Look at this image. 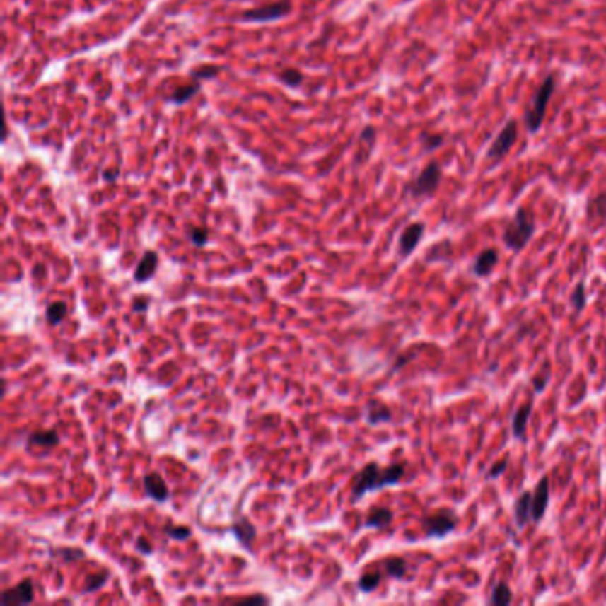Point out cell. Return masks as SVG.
<instances>
[{
	"instance_id": "obj_1",
	"label": "cell",
	"mask_w": 606,
	"mask_h": 606,
	"mask_svg": "<svg viewBox=\"0 0 606 606\" xmlns=\"http://www.w3.org/2000/svg\"><path fill=\"white\" fill-rule=\"evenodd\" d=\"M404 464H391L388 467H379L377 462H368L358 475L354 477L352 482V500L358 501L365 496L370 491H379L384 487L397 486L400 479L404 477Z\"/></svg>"
},
{
	"instance_id": "obj_2",
	"label": "cell",
	"mask_w": 606,
	"mask_h": 606,
	"mask_svg": "<svg viewBox=\"0 0 606 606\" xmlns=\"http://www.w3.org/2000/svg\"><path fill=\"white\" fill-rule=\"evenodd\" d=\"M533 231H535V223L532 216L525 209H518L511 223L505 226L503 244L512 251H521L532 240Z\"/></svg>"
},
{
	"instance_id": "obj_3",
	"label": "cell",
	"mask_w": 606,
	"mask_h": 606,
	"mask_svg": "<svg viewBox=\"0 0 606 606\" xmlns=\"http://www.w3.org/2000/svg\"><path fill=\"white\" fill-rule=\"evenodd\" d=\"M553 93H555V77L544 78V82L541 84V88L537 89V93L533 95L532 107L526 112V128L528 132H537L542 127V121H544L546 109H548V103L552 100Z\"/></svg>"
},
{
	"instance_id": "obj_4",
	"label": "cell",
	"mask_w": 606,
	"mask_h": 606,
	"mask_svg": "<svg viewBox=\"0 0 606 606\" xmlns=\"http://www.w3.org/2000/svg\"><path fill=\"white\" fill-rule=\"evenodd\" d=\"M459 525V518L450 508H439V511L432 512V514L425 515L421 519V528L427 537H436V539H443Z\"/></svg>"
},
{
	"instance_id": "obj_5",
	"label": "cell",
	"mask_w": 606,
	"mask_h": 606,
	"mask_svg": "<svg viewBox=\"0 0 606 606\" xmlns=\"http://www.w3.org/2000/svg\"><path fill=\"white\" fill-rule=\"evenodd\" d=\"M443 173L438 162H431L421 169L420 175L416 176L413 183L409 185L411 196L421 199V197H431L432 194L438 190L439 183H441Z\"/></svg>"
},
{
	"instance_id": "obj_6",
	"label": "cell",
	"mask_w": 606,
	"mask_h": 606,
	"mask_svg": "<svg viewBox=\"0 0 606 606\" xmlns=\"http://www.w3.org/2000/svg\"><path fill=\"white\" fill-rule=\"evenodd\" d=\"M290 11H292V2L290 0H279V2H274L271 6H263V8L249 9V11L242 13L240 20L245 23H267L283 18Z\"/></svg>"
},
{
	"instance_id": "obj_7",
	"label": "cell",
	"mask_w": 606,
	"mask_h": 606,
	"mask_svg": "<svg viewBox=\"0 0 606 606\" xmlns=\"http://www.w3.org/2000/svg\"><path fill=\"white\" fill-rule=\"evenodd\" d=\"M515 139H518V124H515V121H508V123L501 128L496 139L491 143L486 155L487 161H491V164H498L500 161H503L505 155H507L515 144Z\"/></svg>"
},
{
	"instance_id": "obj_8",
	"label": "cell",
	"mask_w": 606,
	"mask_h": 606,
	"mask_svg": "<svg viewBox=\"0 0 606 606\" xmlns=\"http://www.w3.org/2000/svg\"><path fill=\"white\" fill-rule=\"evenodd\" d=\"M34 601V583L30 578L20 581L18 585L11 588H6L2 594V605L15 606V605H29Z\"/></svg>"
},
{
	"instance_id": "obj_9",
	"label": "cell",
	"mask_w": 606,
	"mask_h": 606,
	"mask_svg": "<svg viewBox=\"0 0 606 606\" xmlns=\"http://www.w3.org/2000/svg\"><path fill=\"white\" fill-rule=\"evenodd\" d=\"M549 503V477L544 475L532 494V521L539 523L544 518Z\"/></svg>"
},
{
	"instance_id": "obj_10",
	"label": "cell",
	"mask_w": 606,
	"mask_h": 606,
	"mask_svg": "<svg viewBox=\"0 0 606 606\" xmlns=\"http://www.w3.org/2000/svg\"><path fill=\"white\" fill-rule=\"evenodd\" d=\"M424 233H425L424 223H413L409 224V226H406V230L402 231L400 238H398V252H400L402 258L409 256L411 252L418 247Z\"/></svg>"
},
{
	"instance_id": "obj_11",
	"label": "cell",
	"mask_w": 606,
	"mask_h": 606,
	"mask_svg": "<svg viewBox=\"0 0 606 606\" xmlns=\"http://www.w3.org/2000/svg\"><path fill=\"white\" fill-rule=\"evenodd\" d=\"M143 486L144 493H146V496H150L151 500L158 501V503H164V501L169 500V487L158 473H148L143 479Z\"/></svg>"
},
{
	"instance_id": "obj_12",
	"label": "cell",
	"mask_w": 606,
	"mask_h": 606,
	"mask_svg": "<svg viewBox=\"0 0 606 606\" xmlns=\"http://www.w3.org/2000/svg\"><path fill=\"white\" fill-rule=\"evenodd\" d=\"M157 263H158L157 252L155 251L144 252L139 265H137L136 272H134V279H136V283L150 281V279L155 276V272H157Z\"/></svg>"
},
{
	"instance_id": "obj_13",
	"label": "cell",
	"mask_w": 606,
	"mask_h": 606,
	"mask_svg": "<svg viewBox=\"0 0 606 606\" xmlns=\"http://www.w3.org/2000/svg\"><path fill=\"white\" fill-rule=\"evenodd\" d=\"M498 260H500V255H498L496 249L494 247L484 249V251L477 256L475 263H473V272H475L479 278H486V276H489L491 272H493Z\"/></svg>"
},
{
	"instance_id": "obj_14",
	"label": "cell",
	"mask_w": 606,
	"mask_h": 606,
	"mask_svg": "<svg viewBox=\"0 0 606 606\" xmlns=\"http://www.w3.org/2000/svg\"><path fill=\"white\" fill-rule=\"evenodd\" d=\"M514 519L519 528H523V526H526V523L532 521V493L530 491H525L514 501Z\"/></svg>"
},
{
	"instance_id": "obj_15",
	"label": "cell",
	"mask_w": 606,
	"mask_h": 606,
	"mask_svg": "<svg viewBox=\"0 0 606 606\" xmlns=\"http://www.w3.org/2000/svg\"><path fill=\"white\" fill-rule=\"evenodd\" d=\"M231 532L237 535V539L245 546V549H249V552H251L252 541L256 539L255 525H252V523L249 521L247 518H240V519H237V523H235L233 526H231Z\"/></svg>"
},
{
	"instance_id": "obj_16",
	"label": "cell",
	"mask_w": 606,
	"mask_h": 606,
	"mask_svg": "<svg viewBox=\"0 0 606 606\" xmlns=\"http://www.w3.org/2000/svg\"><path fill=\"white\" fill-rule=\"evenodd\" d=\"M530 414H532V402H526L512 416V434L518 439H525L526 427H528Z\"/></svg>"
},
{
	"instance_id": "obj_17",
	"label": "cell",
	"mask_w": 606,
	"mask_h": 606,
	"mask_svg": "<svg viewBox=\"0 0 606 606\" xmlns=\"http://www.w3.org/2000/svg\"><path fill=\"white\" fill-rule=\"evenodd\" d=\"M391 521H393V512H391L390 508L375 507L368 512V515H366L365 526L366 528L380 530V528H386V526H390Z\"/></svg>"
},
{
	"instance_id": "obj_18",
	"label": "cell",
	"mask_w": 606,
	"mask_h": 606,
	"mask_svg": "<svg viewBox=\"0 0 606 606\" xmlns=\"http://www.w3.org/2000/svg\"><path fill=\"white\" fill-rule=\"evenodd\" d=\"M391 416H393V414H391L390 407L379 400H372L368 404V407H366V421L372 425L390 421Z\"/></svg>"
},
{
	"instance_id": "obj_19",
	"label": "cell",
	"mask_w": 606,
	"mask_h": 606,
	"mask_svg": "<svg viewBox=\"0 0 606 606\" xmlns=\"http://www.w3.org/2000/svg\"><path fill=\"white\" fill-rule=\"evenodd\" d=\"M30 446H43V448H54L59 445V436L55 431H36L27 439Z\"/></svg>"
},
{
	"instance_id": "obj_20",
	"label": "cell",
	"mask_w": 606,
	"mask_h": 606,
	"mask_svg": "<svg viewBox=\"0 0 606 606\" xmlns=\"http://www.w3.org/2000/svg\"><path fill=\"white\" fill-rule=\"evenodd\" d=\"M383 567L388 576L397 578V580H402L407 574V564L400 557H390V559L384 560Z\"/></svg>"
},
{
	"instance_id": "obj_21",
	"label": "cell",
	"mask_w": 606,
	"mask_h": 606,
	"mask_svg": "<svg viewBox=\"0 0 606 606\" xmlns=\"http://www.w3.org/2000/svg\"><path fill=\"white\" fill-rule=\"evenodd\" d=\"M491 602H493V605H500V606L511 605L512 592H511V587H508L505 581H498V583L494 585L493 590H491Z\"/></svg>"
},
{
	"instance_id": "obj_22",
	"label": "cell",
	"mask_w": 606,
	"mask_h": 606,
	"mask_svg": "<svg viewBox=\"0 0 606 606\" xmlns=\"http://www.w3.org/2000/svg\"><path fill=\"white\" fill-rule=\"evenodd\" d=\"M587 216L588 221H602L606 217V196L605 194H601V196L594 197V199L588 201V206H587Z\"/></svg>"
},
{
	"instance_id": "obj_23",
	"label": "cell",
	"mask_w": 606,
	"mask_h": 606,
	"mask_svg": "<svg viewBox=\"0 0 606 606\" xmlns=\"http://www.w3.org/2000/svg\"><path fill=\"white\" fill-rule=\"evenodd\" d=\"M66 315H68V306H66V303H62V301H54V303L48 304L47 308L48 324L52 325L59 324V322L64 320Z\"/></svg>"
},
{
	"instance_id": "obj_24",
	"label": "cell",
	"mask_w": 606,
	"mask_h": 606,
	"mask_svg": "<svg viewBox=\"0 0 606 606\" xmlns=\"http://www.w3.org/2000/svg\"><path fill=\"white\" fill-rule=\"evenodd\" d=\"M380 581H383V574H380L379 571H370V573H365L359 578L358 587L361 588L363 592H372L379 587Z\"/></svg>"
},
{
	"instance_id": "obj_25",
	"label": "cell",
	"mask_w": 606,
	"mask_h": 606,
	"mask_svg": "<svg viewBox=\"0 0 606 606\" xmlns=\"http://www.w3.org/2000/svg\"><path fill=\"white\" fill-rule=\"evenodd\" d=\"M50 555L55 557V559L59 557V559L66 564L75 562V560H82L86 557L84 552L78 548H59V549H54V552H50Z\"/></svg>"
},
{
	"instance_id": "obj_26",
	"label": "cell",
	"mask_w": 606,
	"mask_h": 606,
	"mask_svg": "<svg viewBox=\"0 0 606 606\" xmlns=\"http://www.w3.org/2000/svg\"><path fill=\"white\" fill-rule=\"evenodd\" d=\"M197 91H199V84H192V86H187V88H180V89H176L175 93H173L171 100L175 103H185V102H189L192 96H196Z\"/></svg>"
},
{
	"instance_id": "obj_27",
	"label": "cell",
	"mask_w": 606,
	"mask_h": 606,
	"mask_svg": "<svg viewBox=\"0 0 606 606\" xmlns=\"http://www.w3.org/2000/svg\"><path fill=\"white\" fill-rule=\"evenodd\" d=\"M164 533L168 537H171V539H175V541H185V539H189V537L192 535V530L187 528V526L168 525L164 528Z\"/></svg>"
},
{
	"instance_id": "obj_28",
	"label": "cell",
	"mask_w": 606,
	"mask_h": 606,
	"mask_svg": "<svg viewBox=\"0 0 606 606\" xmlns=\"http://www.w3.org/2000/svg\"><path fill=\"white\" fill-rule=\"evenodd\" d=\"M107 578H109V573H107V571L91 574V576L88 578V583L84 585V592H95L98 590V588H102L103 585L107 583Z\"/></svg>"
},
{
	"instance_id": "obj_29",
	"label": "cell",
	"mask_w": 606,
	"mask_h": 606,
	"mask_svg": "<svg viewBox=\"0 0 606 606\" xmlns=\"http://www.w3.org/2000/svg\"><path fill=\"white\" fill-rule=\"evenodd\" d=\"M571 304H573V308L576 311H581L585 308V304H587V296H585L583 283H578L576 289L573 290V293H571Z\"/></svg>"
},
{
	"instance_id": "obj_30",
	"label": "cell",
	"mask_w": 606,
	"mask_h": 606,
	"mask_svg": "<svg viewBox=\"0 0 606 606\" xmlns=\"http://www.w3.org/2000/svg\"><path fill=\"white\" fill-rule=\"evenodd\" d=\"M189 238L194 245L203 247V245L209 242V231H206L205 228H192V230L189 231Z\"/></svg>"
},
{
	"instance_id": "obj_31",
	"label": "cell",
	"mask_w": 606,
	"mask_h": 606,
	"mask_svg": "<svg viewBox=\"0 0 606 606\" xmlns=\"http://www.w3.org/2000/svg\"><path fill=\"white\" fill-rule=\"evenodd\" d=\"M281 81L285 82L286 86H290V88H296V86H299L301 82H303V74H301L299 70H285L281 71Z\"/></svg>"
},
{
	"instance_id": "obj_32",
	"label": "cell",
	"mask_w": 606,
	"mask_h": 606,
	"mask_svg": "<svg viewBox=\"0 0 606 606\" xmlns=\"http://www.w3.org/2000/svg\"><path fill=\"white\" fill-rule=\"evenodd\" d=\"M443 141L445 139H443L441 136H434V134H424V136H421V144H425V150L427 151H432L441 146Z\"/></svg>"
},
{
	"instance_id": "obj_33",
	"label": "cell",
	"mask_w": 606,
	"mask_h": 606,
	"mask_svg": "<svg viewBox=\"0 0 606 606\" xmlns=\"http://www.w3.org/2000/svg\"><path fill=\"white\" fill-rule=\"evenodd\" d=\"M507 466H508V459L505 457V459H501L500 462H496L489 471H487V479H498L500 475H503Z\"/></svg>"
},
{
	"instance_id": "obj_34",
	"label": "cell",
	"mask_w": 606,
	"mask_h": 606,
	"mask_svg": "<svg viewBox=\"0 0 606 606\" xmlns=\"http://www.w3.org/2000/svg\"><path fill=\"white\" fill-rule=\"evenodd\" d=\"M532 383H533V388H535L537 393H541V391L546 388V384H548V368H544V372L533 377Z\"/></svg>"
},
{
	"instance_id": "obj_35",
	"label": "cell",
	"mask_w": 606,
	"mask_h": 606,
	"mask_svg": "<svg viewBox=\"0 0 606 606\" xmlns=\"http://www.w3.org/2000/svg\"><path fill=\"white\" fill-rule=\"evenodd\" d=\"M136 548H137V552H141V553H144V555H150L151 553V544H150V541H148L146 537H139V539H137V542H136Z\"/></svg>"
},
{
	"instance_id": "obj_36",
	"label": "cell",
	"mask_w": 606,
	"mask_h": 606,
	"mask_svg": "<svg viewBox=\"0 0 606 606\" xmlns=\"http://www.w3.org/2000/svg\"><path fill=\"white\" fill-rule=\"evenodd\" d=\"M216 71H219V70H217V68H212V66H210V68H201V70L194 71V77L196 78H210V77H214V75H217Z\"/></svg>"
},
{
	"instance_id": "obj_37",
	"label": "cell",
	"mask_w": 606,
	"mask_h": 606,
	"mask_svg": "<svg viewBox=\"0 0 606 606\" xmlns=\"http://www.w3.org/2000/svg\"><path fill=\"white\" fill-rule=\"evenodd\" d=\"M148 304H150L148 297H139V299H136V303H134V311H144Z\"/></svg>"
}]
</instances>
